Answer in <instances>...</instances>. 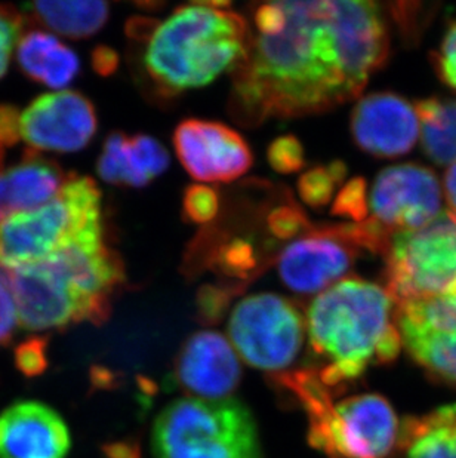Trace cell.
<instances>
[{"mask_svg":"<svg viewBox=\"0 0 456 458\" xmlns=\"http://www.w3.org/2000/svg\"><path fill=\"white\" fill-rule=\"evenodd\" d=\"M250 15L228 100L243 126L340 107L362 94L390 54L387 24L374 2H267Z\"/></svg>","mask_w":456,"mask_h":458,"instance_id":"cell-1","label":"cell"},{"mask_svg":"<svg viewBox=\"0 0 456 458\" xmlns=\"http://www.w3.org/2000/svg\"><path fill=\"white\" fill-rule=\"evenodd\" d=\"M128 35L142 45L147 81L162 96L173 97L236 69L248 49L249 22L227 2H193L160 21L132 18Z\"/></svg>","mask_w":456,"mask_h":458,"instance_id":"cell-2","label":"cell"},{"mask_svg":"<svg viewBox=\"0 0 456 458\" xmlns=\"http://www.w3.org/2000/svg\"><path fill=\"white\" fill-rule=\"evenodd\" d=\"M375 282L349 277L320 293L307 310L306 331L317 378L326 389H344L366 369L399 356L396 307Z\"/></svg>","mask_w":456,"mask_h":458,"instance_id":"cell-3","label":"cell"},{"mask_svg":"<svg viewBox=\"0 0 456 458\" xmlns=\"http://www.w3.org/2000/svg\"><path fill=\"white\" fill-rule=\"evenodd\" d=\"M273 377L301 405L308 442L327 458H385L396 445L399 421L381 394H354L335 403V394L310 368Z\"/></svg>","mask_w":456,"mask_h":458,"instance_id":"cell-4","label":"cell"},{"mask_svg":"<svg viewBox=\"0 0 456 458\" xmlns=\"http://www.w3.org/2000/svg\"><path fill=\"white\" fill-rule=\"evenodd\" d=\"M151 451L155 458H263L254 415L236 398L169 403L156 419Z\"/></svg>","mask_w":456,"mask_h":458,"instance_id":"cell-5","label":"cell"},{"mask_svg":"<svg viewBox=\"0 0 456 458\" xmlns=\"http://www.w3.org/2000/svg\"><path fill=\"white\" fill-rule=\"evenodd\" d=\"M98 229H104L101 191L92 178H69L54 199L0 223V267L42 263Z\"/></svg>","mask_w":456,"mask_h":458,"instance_id":"cell-6","label":"cell"},{"mask_svg":"<svg viewBox=\"0 0 456 458\" xmlns=\"http://www.w3.org/2000/svg\"><path fill=\"white\" fill-rule=\"evenodd\" d=\"M384 257L385 290L394 303L456 297L455 212L393 236Z\"/></svg>","mask_w":456,"mask_h":458,"instance_id":"cell-7","label":"cell"},{"mask_svg":"<svg viewBox=\"0 0 456 458\" xmlns=\"http://www.w3.org/2000/svg\"><path fill=\"white\" fill-rule=\"evenodd\" d=\"M306 334V319L297 304L273 293L241 299L228 319V335L237 356L274 376L295 362Z\"/></svg>","mask_w":456,"mask_h":458,"instance_id":"cell-8","label":"cell"},{"mask_svg":"<svg viewBox=\"0 0 456 458\" xmlns=\"http://www.w3.org/2000/svg\"><path fill=\"white\" fill-rule=\"evenodd\" d=\"M13 294L18 324L29 331L65 328L79 322L104 320L72 284L46 261L26 267H0Z\"/></svg>","mask_w":456,"mask_h":458,"instance_id":"cell-9","label":"cell"},{"mask_svg":"<svg viewBox=\"0 0 456 458\" xmlns=\"http://www.w3.org/2000/svg\"><path fill=\"white\" fill-rule=\"evenodd\" d=\"M442 189L435 174L421 165L390 166L367 191V220L393 239L421 229L442 214Z\"/></svg>","mask_w":456,"mask_h":458,"instance_id":"cell-10","label":"cell"},{"mask_svg":"<svg viewBox=\"0 0 456 458\" xmlns=\"http://www.w3.org/2000/svg\"><path fill=\"white\" fill-rule=\"evenodd\" d=\"M350 225L311 227L277 257V272L289 290L315 294L327 290L353 268L359 252Z\"/></svg>","mask_w":456,"mask_h":458,"instance_id":"cell-11","label":"cell"},{"mask_svg":"<svg viewBox=\"0 0 456 458\" xmlns=\"http://www.w3.org/2000/svg\"><path fill=\"white\" fill-rule=\"evenodd\" d=\"M173 148L198 182H232L254 164L248 141L221 122L185 119L173 131Z\"/></svg>","mask_w":456,"mask_h":458,"instance_id":"cell-12","label":"cell"},{"mask_svg":"<svg viewBox=\"0 0 456 458\" xmlns=\"http://www.w3.org/2000/svg\"><path fill=\"white\" fill-rule=\"evenodd\" d=\"M396 320L408 353L433 376L456 386V297L399 303Z\"/></svg>","mask_w":456,"mask_h":458,"instance_id":"cell-13","label":"cell"},{"mask_svg":"<svg viewBox=\"0 0 456 458\" xmlns=\"http://www.w3.org/2000/svg\"><path fill=\"white\" fill-rule=\"evenodd\" d=\"M97 132V113L87 97L58 91L36 98L20 114V137L31 148L73 153Z\"/></svg>","mask_w":456,"mask_h":458,"instance_id":"cell-14","label":"cell"},{"mask_svg":"<svg viewBox=\"0 0 456 458\" xmlns=\"http://www.w3.org/2000/svg\"><path fill=\"white\" fill-rule=\"evenodd\" d=\"M241 380V367L234 347L215 331L190 335L175 359L173 381L189 398H232Z\"/></svg>","mask_w":456,"mask_h":458,"instance_id":"cell-15","label":"cell"},{"mask_svg":"<svg viewBox=\"0 0 456 458\" xmlns=\"http://www.w3.org/2000/svg\"><path fill=\"white\" fill-rule=\"evenodd\" d=\"M354 143L375 157L410 153L419 137L415 106L394 92H374L354 106L350 121Z\"/></svg>","mask_w":456,"mask_h":458,"instance_id":"cell-16","label":"cell"},{"mask_svg":"<svg viewBox=\"0 0 456 458\" xmlns=\"http://www.w3.org/2000/svg\"><path fill=\"white\" fill-rule=\"evenodd\" d=\"M70 448L67 424L45 403L21 401L0 414V458H65Z\"/></svg>","mask_w":456,"mask_h":458,"instance_id":"cell-17","label":"cell"},{"mask_svg":"<svg viewBox=\"0 0 456 458\" xmlns=\"http://www.w3.org/2000/svg\"><path fill=\"white\" fill-rule=\"evenodd\" d=\"M169 168V152L150 135H108L98 159L101 180L114 186L141 189Z\"/></svg>","mask_w":456,"mask_h":458,"instance_id":"cell-18","label":"cell"},{"mask_svg":"<svg viewBox=\"0 0 456 458\" xmlns=\"http://www.w3.org/2000/svg\"><path fill=\"white\" fill-rule=\"evenodd\" d=\"M65 182L60 169L40 159L26 160L0 174V223L54 199Z\"/></svg>","mask_w":456,"mask_h":458,"instance_id":"cell-19","label":"cell"},{"mask_svg":"<svg viewBox=\"0 0 456 458\" xmlns=\"http://www.w3.org/2000/svg\"><path fill=\"white\" fill-rule=\"evenodd\" d=\"M397 441L405 458H456V403L406 419Z\"/></svg>","mask_w":456,"mask_h":458,"instance_id":"cell-20","label":"cell"},{"mask_svg":"<svg viewBox=\"0 0 456 458\" xmlns=\"http://www.w3.org/2000/svg\"><path fill=\"white\" fill-rule=\"evenodd\" d=\"M422 148L437 165L456 162V100L426 98L415 104Z\"/></svg>","mask_w":456,"mask_h":458,"instance_id":"cell-21","label":"cell"},{"mask_svg":"<svg viewBox=\"0 0 456 458\" xmlns=\"http://www.w3.org/2000/svg\"><path fill=\"white\" fill-rule=\"evenodd\" d=\"M35 13L49 29L74 39L91 38L103 29L110 8L99 0H51L33 4Z\"/></svg>","mask_w":456,"mask_h":458,"instance_id":"cell-22","label":"cell"},{"mask_svg":"<svg viewBox=\"0 0 456 458\" xmlns=\"http://www.w3.org/2000/svg\"><path fill=\"white\" fill-rule=\"evenodd\" d=\"M347 173V165L341 160L307 169L298 180L300 198L304 204L315 209L326 207L334 202L336 189L345 182Z\"/></svg>","mask_w":456,"mask_h":458,"instance_id":"cell-23","label":"cell"},{"mask_svg":"<svg viewBox=\"0 0 456 458\" xmlns=\"http://www.w3.org/2000/svg\"><path fill=\"white\" fill-rule=\"evenodd\" d=\"M207 264L232 279H250L259 266L258 252L249 239L232 238L215 247Z\"/></svg>","mask_w":456,"mask_h":458,"instance_id":"cell-24","label":"cell"},{"mask_svg":"<svg viewBox=\"0 0 456 458\" xmlns=\"http://www.w3.org/2000/svg\"><path fill=\"white\" fill-rule=\"evenodd\" d=\"M220 193L209 186L191 184L182 195V216L191 225H211L220 214Z\"/></svg>","mask_w":456,"mask_h":458,"instance_id":"cell-25","label":"cell"},{"mask_svg":"<svg viewBox=\"0 0 456 458\" xmlns=\"http://www.w3.org/2000/svg\"><path fill=\"white\" fill-rule=\"evenodd\" d=\"M367 191L365 178H351L334 199L331 212L334 216L350 218L354 225L367 220Z\"/></svg>","mask_w":456,"mask_h":458,"instance_id":"cell-26","label":"cell"},{"mask_svg":"<svg viewBox=\"0 0 456 458\" xmlns=\"http://www.w3.org/2000/svg\"><path fill=\"white\" fill-rule=\"evenodd\" d=\"M79 58L65 45L58 44L45 60L40 72L39 82L54 89L67 87L79 72Z\"/></svg>","mask_w":456,"mask_h":458,"instance_id":"cell-27","label":"cell"},{"mask_svg":"<svg viewBox=\"0 0 456 458\" xmlns=\"http://www.w3.org/2000/svg\"><path fill=\"white\" fill-rule=\"evenodd\" d=\"M241 288L237 285H205L198 290L196 297V309L200 322L207 325L216 324L224 318L230 301L234 295L241 293Z\"/></svg>","mask_w":456,"mask_h":458,"instance_id":"cell-28","label":"cell"},{"mask_svg":"<svg viewBox=\"0 0 456 458\" xmlns=\"http://www.w3.org/2000/svg\"><path fill=\"white\" fill-rule=\"evenodd\" d=\"M60 40L42 31H31L18 44V63L31 79L39 81L42 65Z\"/></svg>","mask_w":456,"mask_h":458,"instance_id":"cell-29","label":"cell"},{"mask_svg":"<svg viewBox=\"0 0 456 458\" xmlns=\"http://www.w3.org/2000/svg\"><path fill=\"white\" fill-rule=\"evenodd\" d=\"M266 225L273 238L279 241L300 238V234L307 233L311 229L306 214L293 202L275 207L266 218Z\"/></svg>","mask_w":456,"mask_h":458,"instance_id":"cell-30","label":"cell"},{"mask_svg":"<svg viewBox=\"0 0 456 458\" xmlns=\"http://www.w3.org/2000/svg\"><path fill=\"white\" fill-rule=\"evenodd\" d=\"M267 160L275 173H298L306 166L304 146L295 135H282L268 146Z\"/></svg>","mask_w":456,"mask_h":458,"instance_id":"cell-31","label":"cell"},{"mask_svg":"<svg viewBox=\"0 0 456 458\" xmlns=\"http://www.w3.org/2000/svg\"><path fill=\"white\" fill-rule=\"evenodd\" d=\"M46 338L33 337L15 349V365L27 377H38L47 368Z\"/></svg>","mask_w":456,"mask_h":458,"instance_id":"cell-32","label":"cell"},{"mask_svg":"<svg viewBox=\"0 0 456 458\" xmlns=\"http://www.w3.org/2000/svg\"><path fill=\"white\" fill-rule=\"evenodd\" d=\"M435 67L440 79L456 91V20L451 22L443 40L435 52Z\"/></svg>","mask_w":456,"mask_h":458,"instance_id":"cell-33","label":"cell"},{"mask_svg":"<svg viewBox=\"0 0 456 458\" xmlns=\"http://www.w3.org/2000/svg\"><path fill=\"white\" fill-rule=\"evenodd\" d=\"M21 31V20L18 13L0 6V78L8 69L9 60Z\"/></svg>","mask_w":456,"mask_h":458,"instance_id":"cell-34","label":"cell"},{"mask_svg":"<svg viewBox=\"0 0 456 458\" xmlns=\"http://www.w3.org/2000/svg\"><path fill=\"white\" fill-rule=\"evenodd\" d=\"M17 324V307L13 303L11 291L0 275V346L11 340Z\"/></svg>","mask_w":456,"mask_h":458,"instance_id":"cell-35","label":"cell"},{"mask_svg":"<svg viewBox=\"0 0 456 458\" xmlns=\"http://www.w3.org/2000/svg\"><path fill=\"white\" fill-rule=\"evenodd\" d=\"M20 137V116L11 106H0V144L11 146Z\"/></svg>","mask_w":456,"mask_h":458,"instance_id":"cell-36","label":"cell"},{"mask_svg":"<svg viewBox=\"0 0 456 458\" xmlns=\"http://www.w3.org/2000/svg\"><path fill=\"white\" fill-rule=\"evenodd\" d=\"M92 67L99 76H110L119 67V55L114 49L98 47L92 52Z\"/></svg>","mask_w":456,"mask_h":458,"instance_id":"cell-37","label":"cell"},{"mask_svg":"<svg viewBox=\"0 0 456 458\" xmlns=\"http://www.w3.org/2000/svg\"><path fill=\"white\" fill-rule=\"evenodd\" d=\"M444 193H446V199L451 207L449 211L456 214V162L449 166L446 175H444Z\"/></svg>","mask_w":456,"mask_h":458,"instance_id":"cell-38","label":"cell"}]
</instances>
